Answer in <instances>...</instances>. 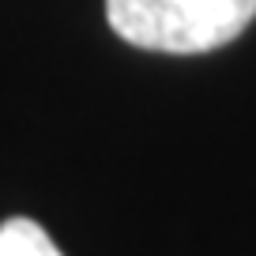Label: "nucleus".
Wrapping results in <instances>:
<instances>
[{
  "label": "nucleus",
  "instance_id": "1",
  "mask_svg": "<svg viewBox=\"0 0 256 256\" xmlns=\"http://www.w3.org/2000/svg\"><path fill=\"white\" fill-rule=\"evenodd\" d=\"M113 34L151 53H211L256 19V0H106Z\"/></svg>",
  "mask_w": 256,
  "mask_h": 256
},
{
  "label": "nucleus",
  "instance_id": "2",
  "mask_svg": "<svg viewBox=\"0 0 256 256\" xmlns=\"http://www.w3.org/2000/svg\"><path fill=\"white\" fill-rule=\"evenodd\" d=\"M0 256H64L34 218L0 222Z\"/></svg>",
  "mask_w": 256,
  "mask_h": 256
}]
</instances>
